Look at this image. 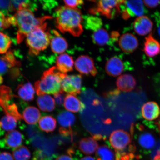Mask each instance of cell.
<instances>
[{
    "label": "cell",
    "mask_w": 160,
    "mask_h": 160,
    "mask_svg": "<svg viewBox=\"0 0 160 160\" xmlns=\"http://www.w3.org/2000/svg\"><path fill=\"white\" fill-rule=\"evenodd\" d=\"M55 15L57 27L62 32L69 33L77 37L82 33L83 17L77 8L62 6L56 10Z\"/></svg>",
    "instance_id": "1"
},
{
    "label": "cell",
    "mask_w": 160,
    "mask_h": 160,
    "mask_svg": "<svg viewBox=\"0 0 160 160\" xmlns=\"http://www.w3.org/2000/svg\"><path fill=\"white\" fill-rule=\"evenodd\" d=\"M13 18V25L17 26L18 43L23 41L29 33L38 26L45 22L46 20L50 19V17L36 18L31 10L24 9L17 11Z\"/></svg>",
    "instance_id": "2"
},
{
    "label": "cell",
    "mask_w": 160,
    "mask_h": 160,
    "mask_svg": "<svg viewBox=\"0 0 160 160\" xmlns=\"http://www.w3.org/2000/svg\"><path fill=\"white\" fill-rule=\"evenodd\" d=\"M67 74L60 72L57 67H53L44 72L41 79L35 84V91L39 96L54 94L62 91V81Z\"/></svg>",
    "instance_id": "3"
},
{
    "label": "cell",
    "mask_w": 160,
    "mask_h": 160,
    "mask_svg": "<svg viewBox=\"0 0 160 160\" xmlns=\"http://www.w3.org/2000/svg\"><path fill=\"white\" fill-rule=\"evenodd\" d=\"M26 38L30 54L37 55L48 47L51 42V35L45 22L35 28Z\"/></svg>",
    "instance_id": "4"
},
{
    "label": "cell",
    "mask_w": 160,
    "mask_h": 160,
    "mask_svg": "<svg viewBox=\"0 0 160 160\" xmlns=\"http://www.w3.org/2000/svg\"><path fill=\"white\" fill-rule=\"evenodd\" d=\"M122 1L110 0L99 1L97 7L90 10V13L93 14L99 13L108 18L112 19L121 12L120 5Z\"/></svg>",
    "instance_id": "5"
},
{
    "label": "cell",
    "mask_w": 160,
    "mask_h": 160,
    "mask_svg": "<svg viewBox=\"0 0 160 160\" xmlns=\"http://www.w3.org/2000/svg\"><path fill=\"white\" fill-rule=\"evenodd\" d=\"M143 2L142 1H122L120 5L122 17L125 20L131 17H140L145 13Z\"/></svg>",
    "instance_id": "6"
},
{
    "label": "cell",
    "mask_w": 160,
    "mask_h": 160,
    "mask_svg": "<svg viewBox=\"0 0 160 160\" xmlns=\"http://www.w3.org/2000/svg\"><path fill=\"white\" fill-rule=\"evenodd\" d=\"M110 144L115 152H123L131 143V135L122 130H118L112 133L109 138Z\"/></svg>",
    "instance_id": "7"
},
{
    "label": "cell",
    "mask_w": 160,
    "mask_h": 160,
    "mask_svg": "<svg viewBox=\"0 0 160 160\" xmlns=\"http://www.w3.org/2000/svg\"><path fill=\"white\" fill-rule=\"evenodd\" d=\"M82 84L81 75H67L62 81V89L70 94L77 95L81 93Z\"/></svg>",
    "instance_id": "8"
},
{
    "label": "cell",
    "mask_w": 160,
    "mask_h": 160,
    "mask_svg": "<svg viewBox=\"0 0 160 160\" xmlns=\"http://www.w3.org/2000/svg\"><path fill=\"white\" fill-rule=\"evenodd\" d=\"M75 67L82 74L95 76L98 73L93 59L88 56L82 55L78 58L75 61Z\"/></svg>",
    "instance_id": "9"
},
{
    "label": "cell",
    "mask_w": 160,
    "mask_h": 160,
    "mask_svg": "<svg viewBox=\"0 0 160 160\" xmlns=\"http://www.w3.org/2000/svg\"><path fill=\"white\" fill-rule=\"evenodd\" d=\"M23 140L24 136L19 131L13 130L6 133L3 138L0 140V145L14 149L21 146Z\"/></svg>",
    "instance_id": "10"
},
{
    "label": "cell",
    "mask_w": 160,
    "mask_h": 160,
    "mask_svg": "<svg viewBox=\"0 0 160 160\" xmlns=\"http://www.w3.org/2000/svg\"><path fill=\"white\" fill-rule=\"evenodd\" d=\"M119 45L122 51L127 53L133 52L138 47V41L134 35L126 33L120 38Z\"/></svg>",
    "instance_id": "11"
},
{
    "label": "cell",
    "mask_w": 160,
    "mask_h": 160,
    "mask_svg": "<svg viewBox=\"0 0 160 160\" xmlns=\"http://www.w3.org/2000/svg\"><path fill=\"white\" fill-rule=\"evenodd\" d=\"M125 63L120 58L115 56L108 60L105 66L108 75L113 77L121 75L125 71Z\"/></svg>",
    "instance_id": "12"
},
{
    "label": "cell",
    "mask_w": 160,
    "mask_h": 160,
    "mask_svg": "<svg viewBox=\"0 0 160 160\" xmlns=\"http://www.w3.org/2000/svg\"><path fill=\"white\" fill-rule=\"evenodd\" d=\"M133 28L136 33L140 36H145L152 31L153 23L147 16H142L135 20L133 22Z\"/></svg>",
    "instance_id": "13"
},
{
    "label": "cell",
    "mask_w": 160,
    "mask_h": 160,
    "mask_svg": "<svg viewBox=\"0 0 160 160\" xmlns=\"http://www.w3.org/2000/svg\"><path fill=\"white\" fill-rule=\"evenodd\" d=\"M52 32L53 35H51L50 42L52 51L55 53L61 54L68 49L67 42L57 31L53 30Z\"/></svg>",
    "instance_id": "14"
},
{
    "label": "cell",
    "mask_w": 160,
    "mask_h": 160,
    "mask_svg": "<svg viewBox=\"0 0 160 160\" xmlns=\"http://www.w3.org/2000/svg\"><path fill=\"white\" fill-rule=\"evenodd\" d=\"M141 113L143 117L148 121H153L157 119L160 115L159 106L155 102H147L142 108Z\"/></svg>",
    "instance_id": "15"
},
{
    "label": "cell",
    "mask_w": 160,
    "mask_h": 160,
    "mask_svg": "<svg viewBox=\"0 0 160 160\" xmlns=\"http://www.w3.org/2000/svg\"><path fill=\"white\" fill-rule=\"evenodd\" d=\"M64 105L68 111L74 113L82 112L85 108L84 104L76 96L71 94L66 95Z\"/></svg>",
    "instance_id": "16"
},
{
    "label": "cell",
    "mask_w": 160,
    "mask_h": 160,
    "mask_svg": "<svg viewBox=\"0 0 160 160\" xmlns=\"http://www.w3.org/2000/svg\"><path fill=\"white\" fill-rule=\"evenodd\" d=\"M144 51L150 57H153L160 53V44L153 38L152 33L146 38L144 45Z\"/></svg>",
    "instance_id": "17"
},
{
    "label": "cell",
    "mask_w": 160,
    "mask_h": 160,
    "mask_svg": "<svg viewBox=\"0 0 160 160\" xmlns=\"http://www.w3.org/2000/svg\"><path fill=\"white\" fill-rule=\"evenodd\" d=\"M74 63L72 57L67 53H62L57 58L56 67L61 72L67 74L72 71Z\"/></svg>",
    "instance_id": "18"
},
{
    "label": "cell",
    "mask_w": 160,
    "mask_h": 160,
    "mask_svg": "<svg viewBox=\"0 0 160 160\" xmlns=\"http://www.w3.org/2000/svg\"><path fill=\"white\" fill-rule=\"evenodd\" d=\"M136 83L134 77L128 74L120 76L118 78L116 83L118 89L125 92L132 91L136 87Z\"/></svg>",
    "instance_id": "19"
},
{
    "label": "cell",
    "mask_w": 160,
    "mask_h": 160,
    "mask_svg": "<svg viewBox=\"0 0 160 160\" xmlns=\"http://www.w3.org/2000/svg\"><path fill=\"white\" fill-rule=\"evenodd\" d=\"M16 91L19 97L24 101H31L34 98L35 90L29 82L18 86Z\"/></svg>",
    "instance_id": "20"
},
{
    "label": "cell",
    "mask_w": 160,
    "mask_h": 160,
    "mask_svg": "<svg viewBox=\"0 0 160 160\" xmlns=\"http://www.w3.org/2000/svg\"><path fill=\"white\" fill-rule=\"evenodd\" d=\"M98 144L95 139L91 137L85 138L80 141L79 148L82 153L87 155L92 154L97 151Z\"/></svg>",
    "instance_id": "21"
},
{
    "label": "cell",
    "mask_w": 160,
    "mask_h": 160,
    "mask_svg": "<svg viewBox=\"0 0 160 160\" xmlns=\"http://www.w3.org/2000/svg\"><path fill=\"white\" fill-rule=\"evenodd\" d=\"M111 38H112L111 34L110 36L107 30L102 27L93 31L92 35V39L93 42L100 46L109 44L111 41Z\"/></svg>",
    "instance_id": "22"
},
{
    "label": "cell",
    "mask_w": 160,
    "mask_h": 160,
    "mask_svg": "<svg viewBox=\"0 0 160 160\" xmlns=\"http://www.w3.org/2000/svg\"><path fill=\"white\" fill-rule=\"evenodd\" d=\"M41 116L39 109L33 106L25 108L22 115V118L29 125H35L37 123Z\"/></svg>",
    "instance_id": "23"
},
{
    "label": "cell",
    "mask_w": 160,
    "mask_h": 160,
    "mask_svg": "<svg viewBox=\"0 0 160 160\" xmlns=\"http://www.w3.org/2000/svg\"><path fill=\"white\" fill-rule=\"evenodd\" d=\"M18 120L9 115H6L0 119V137L5 132L13 131L17 125Z\"/></svg>",
    "instance_id": "24"
},
{
    "label": "cell",
    "mask_w": 160,
    "mask_h": 160,
    "mask_svg": "<svg viewBox=\"0 0 160 160\" xmlns=\"http://www.w3.org/2000/svg\"><path fill=\"white\" fill-rule=\"evenodd\" d=\"M17 63L18 62L11 52H8L3 57H0V75L5 74L8 70Z\"/></svg>",
    "instance_id": "25"
},
{
    "label": "cell",
    "mask_w": 160,
    "mask_h": 160,
    "mask_svg": "<svg viewBox=\"0 0 160 160\" xmlns=\"http://www.w3.org/2000/svg\"><path fill=\"white\" fill-rule=\"evenodd\" d=\"M37 103L39 109L43 111L51 112L55 108V100L48 95L39 96L37 99Z\"/></svg>",
    "instance_id": "26"
},
{
    "label": "cell",
    "mask_w": 160,
    "mask_h": 160,
    "mask_svg": "<svg viewBox=\"0 0 160 160\" xmlns=\"http://www.w3.org/2000/svg\"><path fill=\"white\" fill-rule=\"evenodd\" d=\"M57 120L62 128H70L75 123L76 118L74 115L70 112L63 111L60 112L57 115Z\"/></svg>",
    "instance_id": "27"
},
{
    "label": "cell",
    "mask_w": 160,
    "mask_h": 160,
    "mask_svg": "<svg viewBox=\"0 0 160 160\" xmlns=\"http://www.w3.org/2000/svg\"><path fill=\"white\" fill-rule=\"evenodd\" d=\"M39 127L42 131L50 132L54 131L57 127V121L51 116L47 115L41 118L39 122Z\"/></svg>",
    "instance_id": "28"
},
{
    "label": "cell",
    "mask_w": 160,
    "mask_h": 160,
    "mask_svg": "<svg viewBox=\"0 0 160 160\" xmlns=\"http://www.w3.org/2000/svg\"><path fill=\"white\" fill-rule=\"evenodd\" d=\"M138 142L140 146L143 148L149 150L153 148L156 145L155 138L152 133L144 132L140 135Z\"/></svg>",
    "instance_id": "29"
},
{
    "label": "cell",
    "mask_w": 160,
    "mask_h": 160,
    "mask_svg": "<svg viewBox=\"0 0 160 160\" xmlns=\"http://www.w3.org/2000/svg\"><path fill=\"white\" fill-rule=\"evenodd\" d=\"M97 160H114L113 152L107 145H103L98 148L96 152Z\"/></svg>",
    "instance_id": "30"
},
{
    "label": "cell",
    "mask_w": 160,
    "mask_h": 160,
    "mask_svg": "<svg viewBox=\"0 0 160 160\" xmlns=\"http://www.w3.org/2000/svg\"><path fill=\"white\" fill-rule=\"evenodd\" d=\"M13 157L15 160H29L31 152L25 146H21L13 150Z\"/></svg>",
    "instance_id": "31"
},
{
    "label": "cell",
    "mask_w": 160,
    "mask_h": 160,
    "mask_svg": "<svg viewBox=\"0 0 160 160\" xmlns=\"http://www.w3.org/2000/svg\"><path fill=\"white\" fill-rule=\"evenodd\" d=\"M102 23L101 19L94 17H88L85 20V26L87 28L93 31L102 27Z\"/></svg>",
    "instance_id": "32"
},
{
    "label": "cell",
    "mask_w": 160,
    "mask_h": 160,
    "mask_svg": "<svg viewBox=\"0 0 160 160\" xmlns=\"http://www.w3.org/2000/svg\"><path fill=\"white\" fill-rule=\"evenodd\" d=\"M11 44V40L8 36L0 32V54L7 52Z\"/></svg>",
    "instance_id": "33"
},
{
    "label": "cell",
    "mask_w": 160,
    "mask_h": 160,
    "mask_svg": "<svg viewBox=\"0 0 160 160\" xmlns=\"http://www.w3.org/2000/svg\"><path fill=\"white\" fill-rule=\"evenodd\" d=\"M11 25L9 17L6 18L2 12L0 11V30L7 29Z\"/></svg>",
    "instance_id": "34"
},
{
    "label": "cell",
    "mask_w": 160,
    "mask_h": 160,
    "mask_svg": "<svg viewBox=\"0 0 160 160\" xmlns=\"http://www.w3.org/2000/svg\"><path fill=\"white\" fill-rule=\"evenodd\" d=\"M65 96L62 91L54 95V100L56 104L59 107L63 106L65 101Z\"/></svg>",
    "instance_id": "35"
},
{
    "label": "cell",
    "mask_w": 160,
    "mask_h": 160,
    "mask_svg": "<svg viewBox=\"0 0 160 160\" xmlns=\"http://www.w3.org/2000/svg\"><path fill=\"white\" fill-rule=\"evenodd\" d=\"M67 7L75 8L79 5H82L83 2L80 0H74V1H64Z\"/></svg>",
    "instance_id": "36"
},
{
    "label": "cell",
    "mask_w": 160,
    "mask_h": 160,
    "mask_svg": "<svg viewBox=\"0 0 160 160\" xmlns=\"http://www.w3.org/2000/svg\"><path fill=\"white\" fill-rule=\"evenodd\" d=\"M0 9H9L12 11L11 1H0Z\"/></svg>",
    "instance_id": "37"
},
{
    "label": "cell",
    "mask_w": 160,
    "mask_h": 160,
    "mask_svg": "<svg viewBox=\"0 0 160 160\" xmlns=\"http://www.w3.org/2000/svg\"><path fill=\"white\" fill-rule=\"evenodd\" d=\"M144 4L149 8H154L159 5V1H144Z\"/></svg>",
    "instance_id": "38"
},
{
    "label": "cell",
    "mask_w": 160,
    "mask_h": 160,
    "mask_svg": "<svg viewBox=\"0 0 160 160\" xmlns=\"http://www.w3.org/2000/svg\"><path fill=\"white\" fill-rule=\"evenodd\" d=\"M0 160H14V158L11 153L8 152H3L0 153Z\"/></svg>",
    "instance_id": "39"
},
{
    "label": "cell",
    "mask_w": 160,
    "mask_h": 160,
    "mask_svg": "<svg viewBox=\"0 0 160 160\" xmlns=\"http://www.w3.org/2000/svg\"><path fill=\"white\" fill-rule=\"evenodd\" d=\"M55 160H73V159L72 158L71 155L69 154L60 155Z\"/></svg>",
    "instance_id": "40"
},
{
    "label": "cell",
    "mask_w": 160,
    "mask_h": 160,
    "mask_svg": "<svg viewBox=\"0 0 160 160\" xmlns=\"http://www.w3.org/2000/svg\"><path fill=\"white\" fill-rule=\"evenodd\" d=\"M80 160H96L94 158L92 157H85L82 158Z\"/></svg>",
    "instance_id": "41"
},
{
    "label": "cell",
    "mask_w": 160,
    "mask_h": 160,
    "mask_svg": "<svg viewBox=\"0 0 160 160\" xmlns=\"http://www.w3.org/2000/svg\"><path fill=\"white\" fill-rule=\"evenodd\" d=\"M154 160H160V154H157L154 158Z\"/></svg>",
    "instance_id": "42"
},
{
    "label": "cell",
    "mask_w": 160,
    "mask_h": 160,
    "mask_svg": "<svg viewBox=\"0 0 160 160\" xmlns=\"http://www.w3.org/2000/svg\"><path fill=\"white\" fill-rule=\"evenodd\" d=\"M3 78H2L1 76L0 75V85L2 83H3Z\"/></svg>",
    "instance_id": "43"
},
{
    "label": "cell",
    "mask_w": 160,
    "mask_h": 160,
    "mask_svg": "<svg viewBox=\"0 0 160 160\" xmlns=\"http://www.w3.org/2000/svg\"><path fill=\"white\" fill-rule=\"evenodd\" d=\"M119 160H131L128 159L124 158H121Z\"/></svg>",
    "instance_id": "44"
},
{
    "label": "cell",
    "mask_w": 160,
    "mask_h": 160,
    "mask_svg": "<svg viewBox=\"0 0 160 160\" xmlns=\"http://www.w3.org/2000/svg\"><path fill=\"white\" fill-rule=\"evenodd\" d=\"M158 33L159 36H160V25L158 28Z\"/></svg>",
    "instance_id": "45"
}]
</instances>
